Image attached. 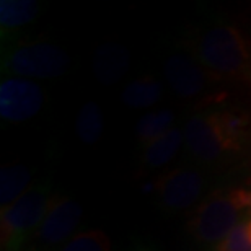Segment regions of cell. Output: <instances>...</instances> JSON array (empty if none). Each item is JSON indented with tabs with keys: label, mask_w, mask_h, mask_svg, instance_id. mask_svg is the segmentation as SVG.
Listing matches in <instances>:
<instances>
[{
	"label": "cell",
	"mask_w": 251,
	"mask_h": 251,
	"mask_svg": "<svg viewBox=\"0 0 251 251\" xmlns=\"http://www.w3.org/2000/svg\"><path fill=\"white\" fill-rule=\"evenodd\" d=\"M250 215L251 186H225L201 201L188 220V232L196 242L210 250Z\"/></svg>",
	"instance_id": "6da1fadb"
},
{
	"label": "cell",
	"mask_w": 251,
	"mask_h": 251,
	"mask_svg": "<svg viewBox=\"0 0 251 251\" xmlns=\"http://www.w3.org/2000/svg\"><path fill=\"white\" fill-rule=\"evenodd\" d=\"M194 57L205 72L225 80H242L251 75V49L242 31L232 23H215L204 28L193 43Z\"/></svg>",
	"instance_id": "7a4b0ae2"
},
{
	"label": "cell",
	"mask_w": 251,
	"mask_h": 251,
	"mask_svg": "<svg viewBox=\"0 0 251 251\" xmlns=\"http://www.w3.org/2000/svg\"><path fill=\"white\" fill-rule=\"evenodd\" d=\"M54 194L51 183L39 181L13 204L2 209V248L3 251H23L46 217Z\"/></svg>",
	"instance_id": "3957f363"
},
{
	"label": "cell",
	"mask_w": 251,
	"mask_h": 251,
	"mask_svg": "<svg viewBox=\"0 0 251 251\" xmlns=\"http://www.w3.org/2000/svg\"><path fill=\"white\" fill-rule=\"evenodd\" d=\"M69 64L70 59L64 49L49 43H10L2 51V72L8 77L56 78L64 75Z\"/></svg>",
	"instance_id": "277c9868"
},
{
	"label": "cell",
	"mask_w": 251,
	"mask_h": 251,
	"mask_svg": "<svg viewBox=\"0 0 251 251\" xmlns=\"http://www.w3.org/2000/svg\"><path fill=\"white\" fill-rule=\"evenodd\" d=\"M210 179L202 168L193 165L175 167L165 172L155 181V196L160 209L167 214H176L198 207V202L209 189Z\"/></svg>",
	"instance_id": "5b68a950"
},
{
	"label": "cell",
	"mask_w": 251,
	"mask_h": 251,
	"mask_svg": "<svg viewBox=\"0 0 251 251\" xmlns=\"http://www.w3.org/2000/svg\"><path fill=\"white\" fill-rule=\"evenodd\" d=\"M184 145L189 157L198 165H215L235 153L225 137L215 109L194 113L184 126Z\"/></svg>",
	"instance_id": "8992f818"
},
{
	"label": "cell",
	"mask_w": 251,
	"mask_h": 251,
	"mask_svg": "<svg viewBox=\"0 0 251 251\" xmlns=\"http://www.w3.org/2000/svg\"><path fill=\"white\" fill-rule=\"evenodd\" d=\"M83 215L82 204L77 201L54 196L51 207L36 230L26 251H61L75 235Z\"/></svg>",
	"instance_id": "52a82bcc"
},
{
	"label": "cell",
	"mask_w": 251,
	"mask_h": 251,
	"mask_svg": "<svg viewBox=\"0 0 251 251\" xmlns=\"http://www.w3.org/2000/svg\"><path fill=\"white\" fill-rule=\"evenodd\" d=\"M46 103V93L34 80L7 77L0 83V116L18 124L38 116Z\"/></svg>",
	"instance_id": "ba28073f"
},
{
	"label": "cell",
	"mask_w": 251,
	"mask_h": 251,
	"mask_svg": "<svg viewBox=\"0 0 251 251\" xmlns=\"http://www.w3.org/2000/svg\"><path fill=\"white\" fill-rule=\"evenodd\" d=\"M163 75L167 85L179 98H194L205 90L209 74L196 59L173 54L163 64Z\"/></svg>",
	"instance_id": "9c48e42d"
},
{
	"label": "cell",
	"mask_w": 251,
	"mask_h": 251,
	"mask_svg": "<svg viewBox=\"0 0 251 251\" xmlns=\"http://www.w3.org/2000/svg\"><path fill=\"white\" fill-rule=\"evenodd\" d=\"M129 52L119 44H104L95 52L93 72L101 85L119 82L129 70Z\"/></svg>",
	"instance_id": "30bf717a"
},
{
	"label": "cell",
	"mask_w": 251,
	"mask_h": 251,
	"mask_svg": "<svg viewBox=\"0 0 251 251\" xmlns=\"http://www.w3.org/2000/svg\"><path fill=\"white\" fill-rule=\"evenodd\" d=\"M184 145V129L175 126L162 137L153 140L142 150V165L147 170H160L172 163Z\"/></svg>",
	"instance_id": "8fae6325"
},
{
	"label": "cell",
	"mask_w": 251,
	"mask_h": 251,
	"mask_svg": "<svg viewBox=\"0 0 251 251\" xmlns=\"http://www.w3.org/2000/svg\"><path fill=\"white\" fill-rule=\"evenodd\" d=\"M215 116L225 137L233 147L235 153H242L251 142V116L238 108H214Z\"/></svg>",
	"instance_id": "7c38bea8"
},
{
	"label": "cell",
	"mask_w": 251,
	"mask_h": 251,
	"mask_svg": "<svg viewBox=\"0 0 251 251\" xmlns=\"http://www.w3.org/2000/svg\"><path fill=\"white\" fill-rule=\"evenodd\" d=\"M39 13V3L33 0H2L0 2V31L2 43H10L17 29L33 23Z\"/></svg>",
	"instance_id": "4fadbf2b"
},
{
	"label": "cell",
	"mask_w": 251,
	"mask_h": 251,
	"mask_svg": "<svg viewBox=\"0 0 251 251\" xmlns=\"http://www.w3.org/2000/svg\"><path fill=\"white\" fill-rule=\"evenodd\" d=\"M163 85L152 75H144L140 78L132 80L123 90L121 101L129 108L145 109L157 104L162 100Z\"/></svg>",
	"instance_id": "5bb4252c"
},
{
	"label": "cell",
	"mask_w": 251,
	"mask_h": 251,
	"mask_svg": "<svg viewBox=\"0 0 251 251\" xmlns=\"http://www.w3.org/2000/svg\"><path fill=\"white\" fill-rule=\"evenodd\" d=\"M31 179V170L25 167V165L15 163L3 167L2 172H0V202H2V209L13 204L20 196L26 193L31 188L29 186Z\"/></svg>",
	"instance_id": "9a60e30c"
},
{
	"label": "cell",
	"mask_w": 251,
	"mask_h": 251,
	"mask_svg": "<svg viewBox=\"0 0 251 251\" xmlns=\"http://www.w3.org/2000/svg\"><path fill=\"white\" fill-rule=\"evenodd\" d=\"M176 116L172 109H157L144 114L142 118L135 123V137L140 147H147L153 140L162 137L168 130L175 127Z\"/></svg>",
	"instance_id": "2e32d148"
},
{
	"label": "cell",
	"mask_w": 251,
	"mask_h": 251,
	"mask_svg": "<svg viewBox=\"0 0 251 251\" xmlns=\"http://www.w3.org/2000/svg\"><path fill=\"white\" fill-rule=\"evenodd\" d=\"M103 113L98 103L88 101L85 103L75 119V132H77L80 142L92 145L97 144L103 135Z\"/></svg>",
	"instance_id": "e0dca14e"
},
{
	"label": "cell",
	"mask_w": 251,
	"mask_h": 251,
	"mask_svg": "<svg viewBox=\"0 0 251 251\" xmlns=\"http://www.w3.org/2000/svg\"><path fill=\"white\" fill-rule=\"evenodd\" d=\"M61 251H111V240L100 228L85 230L75 235Z\"/></svg>",
	"instance_id": "ac0fdd59"
},
{
	"label": "cell",
	"mask_w": 251,
	"mask_h": 251,
	"mask_svg": "<svg viewBox=\"0 0 251 251\" xmlns=\"http://www.w3.org/2000/svg\"><path fill=\"white\" fill-rule=\"evenodd\" d=\"M209 251H251V215Z\"/></svg>",
	"instance_id": "d6986e66"
},
{
	"label": "cell",
	"mask_w": 251,
	"mask_h": 251,
	"mask_svg": "<svg viewBox=\"0 0 251 251\" xmlns=\"http://www.w3.org/2000/svg\"><path fill=\"white\" fill-rule=\"evenodd\" d=\"M129 251H160L157 247H155L153 243H144V242H139L135 243L132 248H130Z\"/></svg>",
	"instance_id": "ffe728a7"
},
{
	"label": "cell",
	"mask_w": 251,
	"mask_h": 251,
	"mask_svg": "<svg viewBox=\"0 0 251 251\" xmlns=\"http://www.w3.org/2000/svg\"><path fill=\"white\" fill-rule=\"evenodd\" d=\"M23 251H26V250H23Z\"/></svg>",
	"instance_id": "44dd1931"
}]
</instances>
